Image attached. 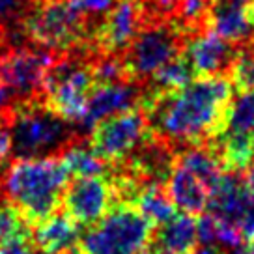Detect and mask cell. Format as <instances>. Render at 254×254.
<instances>
[{"label": "cell", "mask_w": 254, "mask_h": 254, "mask_svg": "<svg viewBox=\"0 0 254 254\" xmlns=\"http://www.w3.org/2000/svg\"><path fill=\"white\" fill-rule=\"evenodd\" d=\"M64 168L69 178H88V176H101L107 172L109 165L95 155L90 144H67L60 153Z\"/></svg>", "instance_id": "obj_19"}, {"label": "cell", "mask_w": 254, "mask_h": 254, "mask_svg": "<svg viewBox=\"0 0 254 254\" xmlns=\"http://www.w3.org/2000/svg\"><path fill=\"white\" fill-rule=\"evenodd\" d=\"M224 131L228 133H254V92L239 94L236 101H232L230 112H228V122Z\"/></svg>", "instance_id": "obj_22"}, {"label": "cell", "mask_w": 254, "mask_h": 254, "mask_svg": "<svg viewBox=\"0 0 254 254\" xmlns=\"http://www.w3.org/2000/svg\"><path fill=\"white\" fill-rule=\"evenodd\" d=\"M189 34L190 32L178 19L146 24L122 55L127 80L138 82L151 79V75L165 64L182 55L183 41Z\"/></svg>", "instance_id": "obj_7"}, {"label": "cell", "mask_w": 254, "mask_h": 254, "mask_svg": "<svg viewBox=\"0 0 254 254\" xmlns=\"http://www.w3.org/2000/svg\"><path fill=\"white\" fill-rule=\"evenodd\" d=\"M138 88L135 86V82H111V84H97L94 90V94L90 97L88 103V112L84 122L80 124V127L84 131H92V127L97 126L101 120L109 118L112 114L129 111L133 107H138V99H140Z\"/></svg>", "instance_id": "obj_16"}, {"label": "cell", "mask_w": 254, "mask_h": 254, "mask_svg": "<svg viewBox=\"0 0 254 254\" xmlns=\"http://www.w3.org/2000/svg\"><path fill=\"white\" fill-rule=\"evenodd\" d=\"M19 6H21V0H0V23L9 15H13V11H17Z\"/></svg>", "instance_id": "obj_28"}, {"label": "cell", "mask_w": 254, "mask_h": 254, "mask_svg": "<svg viewBox=\"0 0 254 254\" xmlns=\"http://www.w3.org/2000/svg\"><path fill=\"white\" fill-rule=\"evenodd\" d=\"M204 26L236 47L251 45L254 43V0H211Z\"/></svg>", "instance_id": "obj_13"}, {"label": "cell", "mask_w": 254, "mask_h": 254, "mask_svg": "<svg viewBox=\"0 0 254 254\" xmlns=\"http://www.w3.org/2000/svg\"><path fill=\"white\" fill-rule=\"evenodd\" d=\"M79 239V224L65 213H56L40 222L34 232V243L49 254H62L75 247Z\"/></svg>", "instance_id": "obj_18"}, {"label": "cell", "mask_w": 254, "mask_h": 254, "mask_svg": "<svg viewBox=\"0 0 254 254\" xmlns=\"http://www.w3.org/2000/svg\"><path fill=\"white\" fill-rule=\"evenodd\" d=\"M6 105H8V95H6V92L0 88V111H2Z\"/></svg>", "instance_id": "obj_32"}, {"label": "cell", "mask_w": 254, "mask_h": 254, "mask_svg": "<svg viewBox=\"0 0 254 254\" xmlns=\"http://www.w3.org/2000/svg\"><path fill=\"white\" fill-rule=\"evenodd\" d=\"M241 234H243V239H245V245L254 247V202L251 209L247 211L243 222H241Z\"/></svg>", "instance_id": "obj_27"}, {"label": "cell", "mask_w": 254, "mask_h": 254, "mask_svg": "<svg viewBox=\"0 0 254 254\" xmlns=\"http://www.w3.org/2000/svg\"><path fill=\"white\" fill-rule=\"evenodd\" d=\"M146 17L142 0H116L111 11L94 23L86 47L99 56L124 55L146 26Z\"/></svg>", "instance_id": "obj_10"}, {"label": "cell", "mask_w": 254, "mask_h": 254, "mask_svg": "<svg viewBox=\"0 0 254 254\" xmlns=\"http://www.w3.org/2000/svg\"><path fill=\"white\" fill-rule=\"evenodd\" d=\"M64 213L79 226H94L118 206V194L111 174L75 178L64 190Z\"/></svg>", "instance_id": "obj_11"}, {"label": "cell", "mask_w": 254, "mask_h": 254, "mask_svg": "<svg viewBox=\"0 0 254 254\" xmlns=\"http://www.w3.org/2000/svg\"><path fill=\"white\" fill-rule=\"evenodd\" d=\"M241 47L232 45L211 30L189 34L182 47V56L185 58L190 71L196 77H219L230 71L232 64L238 58Z\"/></svg>", "instance_id": "obj_12"}, {"label": "cell", "mask_w": 254, "mask_h": 254, "mask_svg": "<svg viewBox=\"0 0 254 254\" xmlns=\"http://www.w3.org/2000/svg\"><path fill=\"white\" fill-rule=\"evenodd\" d=\"M245 183H247V187H249V192H251V196H253V202H254V161H253V165L247 168Z\"/></svg>", "instance_id": "obj_29"}, {"label": "cell", "mask_w": 254, "mask_h": 254, "mask_svg": "<svg viewBox=\"0 0 254 254\" xmlns=\"http://www.w3.org/2000/svg\"><path fill=\"white\" fill-rule=\"evenodd\" d=\"M236 254H254V247H249V245H243L236 249Z\"/></svg>", "instance_id": "obj_31"}, {"label": "cell", "mask_w": 254, "mask_h": 254, "mask_svg": "<svg viewBox=\"0 0 254 254\" xmlns=\"http://www.w3.org/2000/svg\"><path fill=\"white\" fill-rule=\"evenodd\" d=\"M194 79V75L190 71V67L187 65L185 58L182 55L176 56L174 60H170L168 64H165L159 71H155L151 75V86L155 90H176V88L185 86L187 82Z\"/></svg>", "instance_id": "obj_21"}, {"label": "cell", "mask_w": 254, "mask_h": 254, "mask_svg": "<svg viewBox=\"0 0 254 254\" xmlns=\"http://www.w3.org/2000/svg\"><path fill=\"white\" fill-rule=\"evenodd\" d=\"M253 47H254V43H253Z\"/></svg>", "instance_id": "obj_36"}, {"label": "cell", "mask_w": 254, "mask_h": 254, "mask_svg": "<svg viewBox=\"0 0 254 254\" xmlns=\"http://www.w3.org/2000/svg\"><path fill=\"white\" fill-rule=\"evenodd\" d=\"M95 86L97 79L94 62H88L86 58L65 56L51 67L43 84L41 99L64 122L80 127L86 118L88 103Z\"/></svg>", "instance_id": "obj_5"}, {"label": "cell", "mask_w": 254, "mask_h": 254, "mask_svg": "<svg viewBox=\"0 0 254 254\" xmlns=\"http://www.w3.org/2000/svg\"><path fill=\"white\" fill-rule=\"evenodd\" d=\"M138 254H165V253H161L159 249H155L153 245H150V247H146L142 253H138Z\"/></svg>", "instance_id": "obj_33"}, {"label": "cell", "mask_w": 254, "mask_h": 254, "mask_svg": "<svg viewBox=\"0 0 254 254\" xmlns=\"http://www.w3.org/2000/svg\"><path fill=\"white\" fill-rule=\"evenodd\" d=\"M190 254H222V253L217 245H202V247H196Z\"/></svg>", "instance_id": "obj_30"}, {"label": "cell", "mask_w": 254, "mask_h": 254, "mask_svg": "<svg viewBox=\"0 0 254 254\" xmlns=\"http://www.w3.org/2000/svg\"><path fill=\"white\" fill-rule=\"evenodd\" d=\"M6 124L13 140V153L19 159L53 155L55 150L65 148L71 138V126L51 111L41 95L13 101Z\"/></svg>", "instance_id": "obj_3"}, {"label": "cell", "mask_w": 254, "mask_h": 254, "mask_svg": "<svg viewBox=\"0 0 254 254\" xmlns=\"http://www.w3.org/2000/svg\"><path fill=\"white\" fill-rule=\"evenodd\" d=\"M182 2L183 0H146L144 8H146V15L151 13L153 21H167V19H174V15H178Z\"/></svg>", "instance_id": "obj_24"}, {"label": "cell", "mask_w": 254, "mask_h": 254, "mask_svg": "<svg viewBox=\"0 0 254 254\" xmlns=\"http://www.w3.org/2000/svg\"><path fill=\"white\" fill-rule=\"evenodd\" d=\"M62 254H84V253H82L80 247H73V249H69V251H65V253H62Z\"/></svg>", "instance_id": "obj_34"}, {"label": "cell", "mask_w": 254, "mask_h": 254, "mask_svg": "<svg viewBox=\"0 0 254 254\" xmlns=\"http://www.w3.org/2000/svg\"><path fill=\"white\" fill-rule=\"evenodd\" d=\"M234 84L226 77H196L176 90L150 88L140 94L138 107L153 135L165 144L204 146L221 135L228 122Z\"/></svg>", "instance_id": "obj_1"}, {"label": "cell", "mask_w": 254, "mask_h": 254, "mask_svg": "<svg viewBox=\"0 0 254 254\" xmlns=\"http://www.w3.org/2000/svg\"><path fill=\"white\" fill-rule=\"evenodd\" d=\"M215 183L207 182L204 176L194 172L187 165L180 163L174 157V165L168 174V180L165 183L168 198L172 200L180 211L190 215H202V211L207 209L209 194Z\"/></svg>", "instance_id": "obj_14"}, {"label": "cell", "mask_w": 254, "mask_h": 254, "mask_svg": "<svg viewBox=\"0 0 254 254\" xmlns=\"http://www.w3.org/2000/svg\"><path fill=\"white\" fill-rule=\"evenodd\" d=\"M133 206H136L144 213V217L157 228L159 224L167 222L170 217H174L180 209H176L172 200L168 198L167 190L163 185H144L138 190Z\"/></svg>", "instance_id": "obj_20"}, {"label": "cell", "mask_w": 254, "mask_h": 254, "mask_svg": "<svg viewBox=\"0 0 254 254\" xmlns=\"http://www.w3.org/2000/svg\"><path fill=\"white\" fill-rule=\"evenodd\" d=\"M56 64L55 53L43 49L19 47L0 55V88L13 101L40 97L51 67Z\"/></svg>", "instance_id": "obj_9"}, {"label": "cell", "mask_w": 254, "mask_h": 254, "mask_svg": "<svg viewBox=\"0 0 254 254\" xmlns=\"http://www.w3.org/2000/svg\"><path fill=\"white\" fill-rule=\"evenodd\" d=\"M11 151H13V140H11L9 127L8 124L0 122V165L9 157Z\"/></svg>", "instance_id": "obj_26"}, {"label": "cell", "mask_w": 254, "mask_h": 254, "mask_svg": "<svg viewBox=\"0 0 254 254\" xmlns=\"http://www.w3.org/2000/svg\"><path fill=\"white\" fill-rule=\"evenodd\" d=\"M251 206L253 196L249 192L245 178H241L238 172H222L211 189L206 211L241 228V222Z\"/></svg>", "instance_id": "obj_15"}, {"label": "cell", "mask_w": 254, "mask_h": 254, "mask_svg": "<svg viewBox=\"0 0 254 254\" xmlns=\"http://www.w3.org/2000/svg\"><path fill=\"white\" fill-rule=\"evenodd\" d=\"M92 26L69 0H36L21 21L28 41L49 53H69L88 45Z\"/></svg>", "instance_id": "obj_4"}, {"label": "cell", "mask_w": 254, "mask_h": 254, "mask_svg": "<svg viewBox=\"0 0 254 254\" xmlns=\"http://www.w3.org/2000/svg\"><path fill=\"white\" fill-rule=\"evenodd\" d=\"M69 183V174L60 157L17 159L4 174V192L9 204L30 224H40L56 215Z\"/></svg>", "instance_id": "obj_2"}, {"label": "cell", "mask_w": 254, "mask_h": 254, "mask_svg": "<svg viewBox=\"0 0 254 254\" xmlns=\"http://www.w3.org/2000/svg\"><path fill=\"white\" fill-rule=\"evenodd\" d=\"M69 2L84 17H103L116 4V0H69Z\"/></svg>", "instance_id": "obj_25"}, {"label": "cell", "mask_w": 254, "mask_h": 254, "mask_svg": "<svg viewBox=\"0 0 254 254\" xmlns=\"http://www.w3.org/2000/svg\"><path fill=\"white\" fill-rule=\"evenodd\" d=\"M253 138H254V133H253Z\"/></svg>", "instance_id": "obj_35"}, {"label": "cell", "mask_w": 254, "mask_h": 254, "mask_svg": "<svg viewBox=\"0 0 254 254\" xmlns=\"http://www.w3.org/2000/svg\"><path fill=\"white\" fill-rule=\"evenodd\" d=\"M155 226L133 204H118L80 238L84 254H138L150 247Z\"/></svg>", "instance_id": "obj_6"}, {"label": "cell", "mask_w": 254, "mask_h": 254, "mask_svg": "<svg viewBox=\"0 0 254 254\" xmlns=\"http://www.w3.org/2000/svg\"><path fill=\"white\" fill-rule=\"evenodd\" d=\"M230 82L234 84V90L239 94L254 92V47L253 43L241 47L238 53V58L234 60L230 67Z\"/></svg>", "instance_id": "obj_23"}, {"label": "cell", "mask_w": 254, "mask_h": 254, "mask_svg": "<svg viewBox=\"0 0 254 254\" xmlns=\"http://www.w3.org/2000/svg\"><path fill=\"white\" fill-rule=\"evenodd\" d=\"M155 138L157 136L153 135L144 111L140 107H133L112 114L92 127L88 144L109 167H118Z\"/></svg>", "instance_id": "obj_8"}, {"label": "cell", "mask_w": 254, "mask_h": 254, "mask_svg": "<svg viewBox=\"0 0 254 254\" xmlns=\"http://www.w3.org/2000/svg\"><path fill=\"white\" fill-rule=\"evenodd\" d=\"M198 243L196 217L185 211H178L167 222L159 224L151 239V245L165 254H190Z\"/></svg>", "instance_id": "obj_17"}]
</instances>
